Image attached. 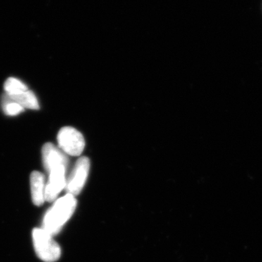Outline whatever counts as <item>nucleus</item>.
<instances>
[{"instance_id": "f257e3e1", "label": "nucleus", "mask_w": 262, "mask_h": 262, "mask_svg": "<svg viewBox=\"0 0 262 262\" xmlns=\"http://www.w3.org/2000/svg\"><path fill=\"white\" fill-rule=\"evenodd\" d=\"M76 207L77 200L72 194H67L57 200L45 215L42 229L52 236L58 233L75 213Z\"/></svg>"}, {"instance_id": "f03ea898", "label": "nucleus", "mask_w": 262, "mask_h": 262, "mask_svg": "<svg viewBox=\"0 0 262 262\" xmlns=\"http://www.w3.org/2000/svg\"><path fill=\"white\" fill-rule=\"evenodd\" d=\"M33 244L38 257L45 262H55L61 257L59 245L45 229L36 228L32 232Z\"/></svg>"}, {"instance_id": "7ed1b4c3", "label": "nucleus", "mask_w": 262, "mask_h": 262, "mask_svg": "<svg viewBox=\"0 0 262 262\" xmlns=\"http://www.w3.org/2000/svg\"><path fill=\"white\" fill-rule=\"evenodd\" d=\"M57 140L62 151L71 156H80L85 146L83 136L72 127H62Z\"/></svg>"}, {"instance_id": "20e7f679", "label": "nucleus", "mask_w": 262, "mask_h": 262, "mask_svg": "<svg viewBox=\"0 0 262 262\" xmlns=\"http://www.w3.org/2000/svg\"><path fill=\"white\" fill-rule=\"evenodd\" d=\"M90 168L91 162L89 158L86 157L79 158L67 180L65 188L67 194H71L74 196L80 194L89 177Z\"/></svg>"}, {"instance_id": "39448f33", "label": "nucleus", "mask_w": 262, "mask_h": 262, "mask_svg": "<svg viewBox=\"0 0 262 262\" xmlns=\"http://www.w3.org/2000/svg\"><path fill=\"white\" fill-rule=\"evenodd\" d=\"M67 167L60 166L53 169L49 174V181L46 187L45 198L48 202H53L56 199L60 192L66 187Z\"/></svg>"}, {"instance_id": "423d86ee", "label": "nucleus", "mask_w": 262, "mask_h": 262, "mask_svg": "<svg viewBox=\"0 0 262 262\" xmlns=\"http://www.w3.org/2000/svg\"><path fill=\"white\" fill-rule=\"evenodd\" d=\"M42 155L43 165L48 173L58 167L64 166L67 168L68 158L64 152L51 143H47L42 146Z\"/></svg>"}, {"instance_id": "0eeeda50", "label": "nucleus", "mask_w": 262, "mask_h": 262, "mask_svg": "<svg viewBox=\"0 0 262 262\" xmlns=\"http://www.w3.org/2000/svg\"><path fill=\"white\" fill-rule=\"evenodd\" d=\"M31 192L33 203L35 206H41L46 201V184L45 177L39 171H34L30 177Z\"/></svg>"}, {"instance_id": "6e6552de", "label": "nucleus", "mask_w": 262, "mask_h": 262, "mask_svg": "<svg viewBox=\"0 0 262 262\" xmlns=\"http://www.w3.org/2000/svg\"><path fill=\"white\" fill-rule=\"evenodd\" d=\"M5 99L18 103L22 107L39 110V105L35 95L30 91H24L14 95H7Z\"/></svg>"}, {"instance_id": "1a4fd4ad", "label": "nucleus", "mask_w": 262, "mask_h": 262, "mask_svg": "<svg viewBox=\"0 0 262 262\" xmlns=\"http://www.w3.org/2000/svg\"><path fill=\"white\" fill-rule=\"evenodd\" d=\"M4 89L7 95H14L28 91V88L25 84L13 77H10L5 81Z\"/></svg>"}, {"instance_id": "9d476101", "label": "nucleus", "mask_w": 262, "mask_h": 262, "mask_svg": "<svg viewBox=\"0 0 262 262\" xmlns=\"http://www.w3.org/2000/svg\"><path fill=\"white\" fill-rule=\"evenodd\" d=\"M3 110L7 115L15 116L24 111V107L17 103L5 99V102L3 103Z\"/></svg>"}]
</instances>
